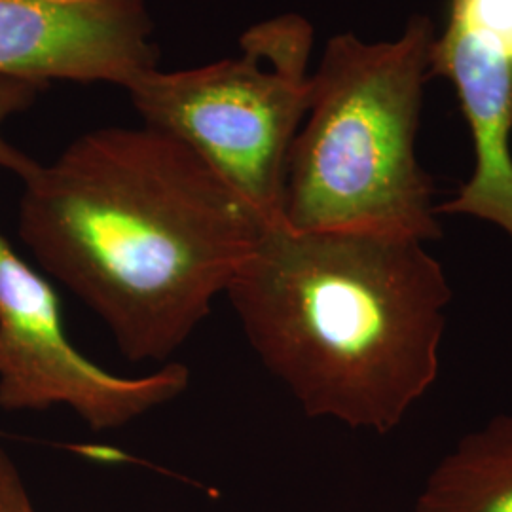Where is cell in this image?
<instances>
[{"label": "cell", "mask_w": 512, "mask_h": 512, "mask_svg": "<svg viewBox=\"0 0 512 512\" xmlns=\"http://www.w3.org/2000/svg\"><path fill=\"white\" fill-rule=\"evenodd\" d=\"M21 183L19 238L131 363L183 348L272 226L148 126L88 131Z\"/></svg>", "instance_id": "6da1fadb"}, {"label": "cell", "mask_w": 512, "mask_h": 512, "mask_svg": "<svg viewBox=\"0 0 512 512\" xmlns=\"http://www.w3.org/2000/svg\"><path fill=\"white\" fill-rule=\"evenodd\" d=\"M226 294L310 418L389 433L437 382L452 289L423 241L277 222Z\"/></svg>", "instance_id": "7a4b0ae2"}, {"label": "cell", "mask_w": 512, "mask_h": 512, "mask_svg": "<svg viewBox=\"0 0 512 512\" xmlns=\"http://www.w3.org/2000/svg\"><path fill=\"white\" fill-rule=\"evenodd\" d=\"M414 16L391 42L330 38L311 73V101L294 139L281 222L298 232L440 236L433 184L416 158L423 86L435 38Z\"/></svg>", "instance_id": "3957f363"}, {"label": "cell", "mask_w": 512, "mask_h": 512, "mask_svg": "<svg viewBox=\"0 0 512 512\" xmlns=\"http://www.w3.org/2000/svg\"><path fill=\"white\" fill-rule=\"evenodd\" d=\"M313 27L283 14L249 27L239 54L139 74L129 99L145 126L194 150L268 224L281 222L294 139L310 110Z\"/></svg>", "instance_id": "277c9868"}, {"label": "cell", "mask_w": 512, "mask_h": 512, "mask_svg": "<svg viewBox=\"0 0 512 512\" xmlns=\"http://www.w3.org/2000/svg\"><path fill=\"white\" fill-rule=\"evenodd\" d=\"M188 385L183 363L128 378L74 348L54 285L0 232V410L67 406L92 431H116L175 401Z\"/></svg>", "instance_id": "5b68a950"}, {"label": "cell", "mask_w": 512, "mask_h": 512, "mask_svg": "<svg viewBox=\"0 0 512 512\" xmlns=\"http://www.w3.org/2000/svg\"><path fill=\"white\" fill-rule=\"evenodd\" d=\"M429 76L454 84L475 147L471 179L437 215L492 222L512 241V0H448Z\"/></svg>", "instance_id": "8992f818"}, {"label": "cell", "mask_w": 512, "mask_h": 512, "mask_svg": "<svg viewBox=\"0 0 512 512\" xmlns=\"http://www.w3.org/2000/svg\"><path fill=\"white\" fill-rule=\"evenodd\" d=\"M154 67L148 0H0V76L126 90Z\"/></svg>", "instance_id": "52a82bcc"}, {"label": "cell", "mask_w": 512, "mask_h": 512, "mask_svg": "<svg viewBox=\"0 0 512 512\" xmlns=\"http://www.w3.org/2000/svg\"><path fill=\"white\" fill-rule=\"evenodd\" d=\"M416 512H512V414L497 416L442 458Z\"/></svg>", "instance_id": "ba28073f"}, {"label": "cell", "mask_w": 512, "mask_h": 512, "mask_svg": "<svg viewBox=\"0 0 512 512\" xmlns=\"http://www.w3.org/2000/svg\"><path fill=\"white\" fill-rule=\"evenodd\" d=\"M44 90H48V84L37 80L0 76V169L14 173L19 181L27 179L40 162L4 137V124L19 112L31 109Z\"/></svg>", "instance_id": "9c48e42d"}, {"label": "cell", "mask_w": 512, "mask_h": 512, "mask_svg": "<svg viewBox=\"0 0 512 512\" xmlns=\"http://www.w3.org/2000/svg\"><path fill=\"white\" fill-rule=\"evenodd\" d=\"M0 512H37L18 465L0 446Z\"/></svg>", "instance_id": "30bf717a"}]
</instances>
